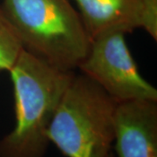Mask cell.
Masks as SVG:
<instances>
[{
	"mask_svg": "<svg viewBox=\"0 0 157 157\" xmlns=\"http://www.w3.org/2000/svg\"><path fill=\"white\" fill-rule=\"evenodd\" d=\"M9 73L15 125L0 140V157H44L48 129L74 72L52 66L23 49Z\"/></svg>",
	"mask_w": 157,
	"mask_h": 157,
	"instance_id": "cell-1",
	"label": "cell"
},
{
	"mask_svg": "<svg viewBox=\"0 0 157 157\" xmlns=\"http://www.w3.org/2000/svg\"><path fill=\"white\" fill-rule=\"evenodd\" d=\"M24 50L55 67L78 69L91 39L73 0H1Z\"/></svg>",
	"mask_w": 157,
	"mask_h": 157,
	"instance_id": "cell-2",
	"label": "cell"
},
{
	"mask_svg": "<svg viewBox=\"0 0 157 157\" xmlns=\"http://www.w3.org/2000/svg\"><path fill=\"white\" fill-rule=\"evenodd\" d=\"M117 104L89 77L74 74L50 124L49 141L66 157H107Z\"/></svg>",
	"mask_w": 157,
	"mask_h": 157,
	"instance_id": "cell-3",
	"label": "cell"
},
{
	"mask_svg": "<svg viewBox=\"0 0 157 157\" xmlns=\"http://www.w3.org/2000/svg\"><path fill=\"white\" fill-rule=\"evenodd\" d=\"M122 32H110L91 39L78 70L99 85L117 103L157 101V89L140 75Z\"/></svg>",
	"mask_w": 157,
	"mask_h": 157,
	"instance_id": "cell-4",
	"label": "cell"
},
{
	"mask_svg": "<svg viewBox=\"0 0 157 157\" xmlns=\"http://www.w3.org/2000/svg\"><path fill=\"white\" fill-rule=\"evenodd\" d=\"M113 143L118 157H157V101L118 103Z\"/></svg>",
	"mask_w": 157,
	"mask_h": 157,
	"instance_id": "cell-5",
	"label": "cell"
},
{
	"mask_svg": "<svg viewBox=\"0 0 157 157\" xmlns=\"http://www.w3.org/2000/svg\"><path fill=\"white\" fill-rule=\"evenodd\" d=\"M90 39L140 28L143 0H73Z\"/></svg>",
	"mask_w": 157,
	"mask_h": 157,
	"instance_id": "cell-6",
	"label": "cell"
},
{
	"mask_svg": "<svg viewBox=\"0 0 157 157\" xmlns=\"http://www.w3.org/2000/svg\"><path fill=\"white\" fill-rule=\"evenodd\" d=\"M22 50V45L0 0V71L9 72Z\"/></svg>",
	"mask_w": 157,
	"mask_h": 157,
	"instance_id": "cell-7",
	"label": "cell"
},
{
	"mask_svg": "<svg viewBox=\"0 0 157 157\" xmlns=\"http://www.w3.org/2000/svg\"><path fill=\"white\" fill-rule=\"evenodd\" d=\"M140 28L157 39V0H143Z\"/></svg>",
	"mask_w": 157,
	"mask_h": 157,
	"instance_id": "cell-8",
	"label": "cell"
},
{
	"mask_svg": "<svg viewBox=\"0 0 157 157\" xmlns=\"http://www.w3.org/2000/svg\"><path fill=\"white\" fill-rule=\"evenodd\" d=\"M107 157H114V155H113V154L112 153V151H111L109 154H108V155H107Z\"/></svg>",
	"mask_w": 157,
	"mask_h": 157,
	"instance_id": "cell-9",
	"label": "cell"
}]
</instances>
